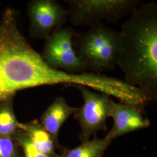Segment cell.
Instances as JSON below:
<instances>
[{"label":"cell","instance_id":"6da1fadb","mask_svg":"<svg viewBox=\"0 0 157 157\" xmlns=\"http://www.w3.org/2000/svg\"><path fill=\"white\" fill-rule=\"evenodd\" d=\"M17 15L9 8L0 20V105L23 89L80 83V75L51 67L30 45L18 28Z\"/></svg>","mask_w":157,"mask_h":157},{"label":"cell","instance_id":"7a4b0ae2","mask_svg":"<svg viewBox=\"0 0 157 157\" xmlns=\"http://www.w3.org/2000/svg\"><path fill=\"white\" fill-rule=\"evenodd\" d=\"M118 65L124 82L149 102L157 98V4L141 3L119 32Z\"/></svg>","mask_w":157,"mask_h":157},{"label":"cell","instance_id":"9c48e42d","mask_svg":"<svg viewBox=\"0 0 157 157\" xmlns=\"http://www.w3.org/2000/svg\"><path fill=\"white\" fill-rule=\"evenodd\" d=\"M78 109V108L69 105L64 97L58 96L41 117L40 124L51 136L58 149L61 151L62 148L60 147L58 143L59 131L63 124Z\"/></svg>","mask_w":157,"mask_h":157},{"label":"cell","instance_id":"8992f818","mask_svg":"<svg viewBox=\"0 0 157 157\" xmlns=\"http://www.w3.org/2000/svg\"><path fill=\"white\" fill-rule=\"evenodd\" d=\"M81 93L84 100L82 107L73 114L80 127L79 139L82 143L90 140L92 136L102 130L106 131L110 95L95 93L83 85L74 86Z\"/></svg>","mask_w":157,"mask_h":157},{"label":"cell","instance_id":"ba28073f","mask_svg":"<svg viewBox=\"0 0 157 157\" xmlns=\"http://www.w3.org/2000/svg\"><path fill=\"white\" fill-rule=\"evenodd\" d=\"M108 117L113 120V126L107 135L112 140L138 130L145 129L151 124L150 121L142 115V109L122 102L110 100L108 105Z\"/></svg>","mask_w":157,"mask_h":157},{"label":"cell","instance_id":"8fae6325","mask_svg":"<svg viewBox=\"0 0 157 157\" xmlns=\"http://www.w3.org/2000/svg\"><path fill=\"white\" fill-rule=\"evenodd\" d=\"M94 136L91 140L82 143L75 148H63L59 153L60 157H102L112 140L107 136L102 139Z\"/></svg>","mask_w":157,"mask_h":157},{"label":"cell","instance_id":"7c38bea8","mask_svg":"<svg viewBox=\"0 0 157 157\" xmlns=\"http://www.w3.org/2000/svg\"><path fill=\"white\" fill-rule=\"evenodd\" d=\"M11 98L0 105V136L12 137L19 129L20 122L14 113Z\"/></svg>","mask_w":157,"mask_h":157},{"label":"cell","instance_id":"4fadbf2b","mask_svg":"<svg viewBox=\"0 0 157 157\" xmlns=\"http://www.w3.org/2000/svg\"><path fill=\"white\" fill-rule=\"evenodd\" d=\"M14 135L17 144L22 151L23 157H51L37 150L22 130L18 129Z\"/></svg>","mask_w":157,"mask_h":157},{"label":"cell","instance_id":"52a82bcc","mask_svg":"<svg viewBox=\"0 0 157 157\" xmlns=\"http://www.w3.org/2000/svg\"><path fill=\"white\" fill-rule=\"evenodd\" d=\"M30 36L45 40L69 19L67 10L55 0H33L28 6Z\"/></svg>","mask_w":157,"mask_h":157},{"label":"cell","instance_id":"277c9868","mask_svg":"<svg viewBox=\"0 0 157 157\" xmlns=\"http://www.w3.org/2000/svg\"><path fill=\"white\" fill-rule=\"evenodd\" d=\"M69 19L74 26H91L105 20L117 23L129 17L140 0H65Z\"/></svg>","mask_w":157,"mask_h":157},{"label":"cell","instance_id":"30bf717a","mask_svg":"<svg viewBox=\"0 0 157 157\" xmlns=\"http://www.w3.org/2000/svg\"><path fill=\"white\" fill-rule=\"evenodd\" d=\"M19 129L25 132L37 150L51 157H60L56 151L58 148L52 137L38 121L20 123Z\"/></svg>","mask_w":157,"mask_h":157},{"label":"cell","instance_id":"5b68a950","mask_svg":"<svg viewBox=\"0 0 157 157\" xmlns=\"http://www.w3.org/2000/svg\"><path fill=\"white\" fill-rule=\"evenodd\" d=\"M71 26L54 30L45 40L41 55L51 67L68 73L87 72V66L78 56L73 46V39L78 34Z\"/></svg>","mask_w":157,"mask_h":157},{"label":"cell","instance_id":"3957f363","mask_svg":"<svg viewBox=\"0 0 157 157\" xmlns=\"http://www.w3.org/2000/svg\"><path fill=\"white\" fill-rule=\"evenodd\" d=\"M73 46L78 58L93 73L113 71L117 65L119 52V32L102 22L78 33Z\"/></svg>","mask_w":157,"mask_h":157},{"label":"cell","instance_id":"5bb4252c","mask_svg":"<svg viewBox=\"0 0 157 157\" xmlns=\"http://www.w3.org/2000/svg\"><path fill=\"white\" fill-rule=\"evenodd\" d=\"M0 157H22L12 137L0 136Z\"/></svg>","mask_w":157,"mask_h":157}]
</instances>
